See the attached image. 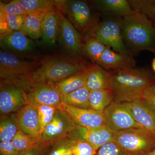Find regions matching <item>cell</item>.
Returning a JSON list of instances; mask_svg holds the SVG:
<instances>
[{
	"label": "cell",
	"mask_w": 155,
	"mask_h": 155,
	"mask_svg": "<svg viewBox=\"0 0 155 155\" xmlns=\"http://www.w3.org/2000/svg\"><path fill=\"white\" fill-rule=\"evenodd\" d=\"M110 72V90L116 103L130 102L142 98L144 90L155 84V75L145 68L136 67Z\"/></svg>",
	"instance_id": "1"
},
{
	"label": "cell",
	"mask_w": 155,
	"mask_h": 155,
	"mask_svg": "<svg viewBox=\"0 0 155 155\" xmlns=\"http://www.w3.org/2000/svg\"><path fill=\"white\" fill-rule=\"evenodd\" d=\"M122 35L126 49L134 56L143 51L155 54L154 22L136 13L122 19Z\"/></svg>",
	"instance_id": "2"
},
{
	"label": "cell",
	"mask_w": 155,
	"mask_h": 155,
	"mask_svg": "<svg viewBox=\"0 0 155 155\" xmlns=\"http://www.w3.org/2000/svg\"><path fill=\"white\" fill-rule=\"evenodd\" d=\"M88 64L83 58L57 57L44 61L29 75L33 84L52 85L83 70Z\"/></svg>",
	"instance_id": "3"
},
{
	"label": "cell",
	"mask_w": 155,
	"mask_h": 155,
	"mask_svg": "<svg viewBox=\"0 0 155 155\" xmlns=\"http://www.w3.org/2000/svg\"><path fill=\"white\" fill-rule=\"evenodd\" d=\"M32 84L29 75L1 80V116L17 113L27 104V93Z\"/></svg>",
	"instance_id": "4"
},
{
	"label": "cell",
	"mask_w": 155,
	"mask_h": 155,
	"mask_svg": "<svg viewBox=\"0 0 155 155\" xmlns=\"http://www.w3.org/2000/svg\"><path fill=\"white\" fill-rule=\"evenodd\" d=\"M113 141L126 155H148L155 148V137L142 128L114 133Z\"/></svg>",
	"instance_id": "5"
},
{
	"label": "cell",
	"mask_w": 155,
	"mask_h": 155,
	"mask_svg": "<svg viewBox=\"0 0 155 155\" xmlns=\"http://www.w3.org/2000/svg\"><path fill=\"white\" fill-rule=\"evenodd\" d=\"M122 19L109 17L97 22L89 30L87 37L97 39L115 51L131 56L126 49L122 38Z\"/></svg>",
	"instance_id": "6"
},
{
	"label": "cell",
	"mask_w": 155,
	"mask_h": 155,
	"mask_svg": "<svg viewBox=\"0 0 155 155\" xmlns=\"http://www.w3.org/2000/svg\"><path fill=\"white\" fill-rule=\"evenodd\" d=\"M106 127L113 133L132 128H142L123 104L113 101L104 111Z\"/></svg>",
	"instance_id": "7"
},
{
	"label": "cell",
	"mask_w": 155,
	"mask_h": 155,
	"mask_svg": "<svg viewBox=\"0 0 155 155\" xmlns=\"http://www.w3.org/2000/svg\"><path fill=\"white\" fill-rule=\"evenodd\" d=\"M36 64L23 61L15 55L0 52L1 80L29 75L33 72Z\"/></svg>",
	"instance_id": "8"
},
{
	"label": "cell",
	"mask_w": 155,
	"mask_h": 155,
	"mask_svg": "<svg viewBox=\"0 0 155 155\" xmlns=\"http://www.w3.org/2000/svg\"><path fill=\"white\" fill-rule=\"evenodd\" d=\"M114 135L106 126L87 127L76 125L68 137L74 141L87 143L97 151L104 145L113 141Z\"/></svg>",
	"instance_id": "9"
},
{
	"label": "cell",
	"mask_w": 155,
	"mask_h": 155,
	"mask_svg": "<svg viewBox=\"0 0 155 155\" xmlns=\"http://www.w3.org/2000/svg\"><path fill=\"white\" fill-rule=\"evenodd\" d=\"M76 125L69 116L58 109L52 121L46 126L41 134L42 140L48 144H51L68 137Z\"/></svg>",
	"instance_id": "10"
},
{
	"label": "cell",
	"mask_w": 155,
	"mask_h": 155,
	"mask_svg": "<svg viewBox=\"0 0 155 155\" xmlns=\"http://www.w3.org/2000/svg\"><path fill=\"white\" fill-rule=\"evenodd\" d=\"M28 104L36 107L46 105L59 108L62 95L54 85L32 84L27 95Z\"/></svg>",
	"instance_id": "11"
},
{
	"label": "cell",
	"mask_w": 155,
	"mask_h": 155,
	"mask_svg": "<svg viewBox=\"0 0 155 155\" xmlns=\"http://www.w3.org/2000/svg\"><path fill=\"white\" fill-rule=\"evenodd\" d=\"M65 10L69 20L78 30L85 33L93 27V23L91 11L86 2L82 1L68 2L65 5Z\"/></svg>",
	"instance_id": "12"
},
{
	"label": "cell",
	"mask_w": 155,
	"mask_h": 155,
	"mask_svg": "<svg viewBox=\"0 0 155 155\" xmlns=\"http://www.w3.org/2000/svg\"><path fill=\"white\" fill-rule=\"evenodd\" d=\"M58 109L69 116L78 125L87 127L105 126L104 112L75 107L64 103Z\"/></svg>",
	"instance_id": "13"
},
{
	"label": "cell",
	"mask_w": 155,
	"mask_h": 155,
	"mask_svg": "<svg viewBox=\"0 0 155 155\" xmlns=\"http://www.w3.org/2000/svg\"><path fill=\"white\" fill-rule=\"evenodd\" d=\"M60 24V32L62 41L65 48L75 58H82L81 35L75 28L69 19L62 13L61 10L58 11Z\"/></svg>",
	"instance_id": "14"
},
{
	"label": "cell",
	"mask_w": 155,
	"mask_h": 155,
	"mask_svg": "<svg viewBox=\"0 0 155 155\" xmlns=\"http://www.w3.org/2000/svg\"><path fill=\"white\" fill-rule=\"evenodd\" d=\"M127 108L135 122L155 137V114L143 98L121 103Z\"/></svg>",
	"instance_id": "15"
},
{
	"label": "cell",
	"mask_w": 155,
	"mask_h": 155,
	"mask_svg": "<svg viewBox=\"0 0 155 155\" xmlns=\"http://www.w3.org/2000/svg\"><path fill=\"white\" fill-rule=\"evenodd\" d=\"M97 64L110 71L135 67L136 61L132 56L117 52L107 47Z\"/></svg>",
	"instance_id": "16"
},
{
	"label": "cell",
	"mask_w": 155,
	"mask_h": 155,
	"mask_svg": "<svg viewBox=\"0 0 155 155\" xmlns=\"http://www.w3.org/2000/svg\"><path fill=\"white\" fill-rule=\"evenodd\" d=\"M17 114L20 130L32 137L41 138L37 109L35 106L27 104Z\"/></svg>",
	"instance_id": "17"
},
{
	"label": "cell",
	"mask_w": 155,
	"mask_h": 155,
	"mask_svg": "<svg viewBox=\"0 0 155 155\" xmlns=\"http://www.w3.org/2000/svg\"><path fill=\"white\" fill-rule=\"evenodd\" d=\"M93 3L97 10L109 17L124 18L135 14L127 0H97Z\"/></svg>",
	"instance_id": "18"
},
{
	"label": "cell",
	"mask_w": 155,
	"mask_h": 155,
	"mask_svg": "<svg viewBox=\"0 0 155 155\" xmlns=\"http://www.w3.org/2000/svg\"><path fill=\"white\" fill-rule=\"evenodd\" d=\"M111 75L110 71L97 64L88 65L85 86L90 91L110 89Z\"/></svg>",
	"instance_id": "19"
},
{
	"label": "cell",
	"mask_w": 155,
	"mask_h": 155,
	"mask_svg": "<svg viewBox=\"0 0 155 155\" xmlns=\"http://www.w3.org/2000/svg\"><path fill=\"white\" fill-rule=\"evenodd\" d=\"M2 46L19 53H26L33 50L34 43L21 31H13L1 35Z\"/></svg>",
	"instance_id": "20"
},
{
	"label": "cell",
	"mask_w": 155,
	"mask_h": 155,
	"mask_svg": "<svg viewBox=\"0 0 155 155\" xmlns=\"http://www.w3.org/2000/svg\"><path fill=\"white\" fill-rule=\"evenodd\" d=\"M60 32L59 18L58 11L52 10L44 18L42 25V38L45 43L53 45L55 43Z\"/></svg>",
	"instance_id": "21"
},
{
	"label": "cell",
	"mask_w": 155,
	"mask_h": 155,
	"mask_svg": "<svg viewBox=\"0 0 155 155\" xmlns=\"http://www.w3.org/2000/svg\"><path fill=\"white\" fill-rule=\"evenodd\" d=\"M88 65L83 70L52 85L58 89L62 95L69 94L85 86Z\"/></svg>",
	"instance_id": "22"
},
{
	"label": "cell",
	"mask_w": 155,
	"mask_h": 155,
	"mask_svg": "<svg viewBox=\"0 0 155 155\" xmlns=\"http://www.w3.org/2000/svg\"><path fill=\"white\" fill-rule=\"evenodd\" d=\"M20 130L17 113L1 116L0 141H12Z\"/></svg>",
	"instance_id": "23"
},
{
	"label": "cell",
	"mask_w": 155,
	"mask_h": 155,
	"mask_svg": "<svg viewBox=\"0 0 155 155\" xmlns=\"http://www.w3.org/2000/svg\"><path fill=\"white\" fill-rule=\"evenodd\" d=\"M113 101L114 97L110 90L91 91L89 97V109L104 112Z\"/></svg>",
	"instance_id": "24"
},
{
	"label": "cell",
	"mask_w": 155,
	"mask_h": 155,
	"mask_svg": "<svg viewBox=\"0 0 155 155\" xmlns=\"http://www.w3.org/2000/svg\"><path fill=\"white\" fill-rule=\"evenodd\" d=\"M45 15L28 14L25 16L20 31L32 39L42 37V25Z\"/></svg>",
	"instance_id": "25"
},
{
	"label": "cell",
	"mask_w": 155,
	"mask_h": 155,
	"mask_svg": "<svg viewBox=\"0 0 155 155\" xmlns=\"http://www.w3.org/2000/svg\"><path fill=\"white\" fill-rule=\"evenodd\" d=\"M90 93L88 88L83 87L69 94L62 95V102L75 107L89 109Z\"/></svg>",
	"instance_id": "26"
},
{
	"label": "cell",
	"mask_w": 155,
	"mask_h": 155,
	"mask_svg": "<svg viewBox=\"0 0 155 155\" xmlns=\"http://www.w3.org/2000/svg\"><path fill=\"white\" fill-rule=\"evenodd\" d=\"M25 16L6 14L0 12L1 35L11 31H20L25 20Z\"/></svg>",
	"instance_id": "27"
},
{
	"label": "cell",
	"mask_w": 155,
	"mask_h": 155,
	"mask_svg": "<svg viewBox=\"0 0 155 155\" xmlns=\"http://www.w3.org/2000/svg\"><path fill=\"white\" fill-rule=\"evenodd\" d=\"M107 47L97 39L86 37L85 43L83 44L82 52L84 53L94 64H97Z\"/></svg>",
	"instance_id": "28"
},
{
	"label": "cell",
	"mask_w": 155,
	"mask_h": 155,
	"mask_svg": "<svg viewBox=\"0 0 155 155\" xmlns=\"http://www.w3.org/2000/svg\"><path fill=\"white\" fill-rule=\"evenodd\" d=\"M28 14L46 15L54 10V2L48 0H20Z\"/></svg>",
	"instance_id": "29"
},
{
	"label": "cell",
	"mask_w": 155,
	"mask_h": 155,
	"mask_svg": "<svg viewBox=\"0 0 155 155\" xmlns=\"http://www.w3.org/2000/svg\"><path fill=\"white\" fill-rule=\"evenodd\" d=\"M136 13L147 17L151 21L155 20V0H127Z\"/></svg>",
	"instance_id": "30"
},
{
	"label": "cell",
	"mask_w": 155,
	"mask_h": 155,
	"mask_svg": "<svg viewBox=\"0 0 155 155\" xmlns=\"http://www.w3.org/2000/svg\"><path fill=\"white\" fill-rule=\"evenodd\" d=\"M12 141L19 153L31 149L43 142L41 138L32 137L21 130L17 132Z\"/></svg>",
	"instance_id": "31"
},
{
	"label": "cell",
	"mask_w": 155,
	"mask_h": 155,
	"mask_svg": "<svg viewBox=\"0 0 155 155\" xmlns=\"http://www.w3.org/2000/svg\"><path fill=\"white\" fill-rule=\"evenodd\" d=\"M74 143L68 137L59 140L50 145L47 155H72Z\"/></svg>",
	"instance_id": "32"
},
{
	"label": "cell",
	"mask_w": 155,
	"mask_h": 155,
	"mask_svg": "<svg viewBox=\"0 0 155 155\" xmlns=\"http://www.w3.org/2000/svg\"><path fill=\"white\" fill-rule=\"evenodd\" d=\"M35 107L38 111L40 134L41 136L45 127L52 121L58 108L46 105Z\"/></svg>",
	"instance_id": "33"
},
{
	"label": "cell",
	"mask_w": 155,
	"mask_h": 155,
	"mask_svg": "<svg viewBox=\"0 0 155 155\" xmlns=\"http://www.w3.org/2000/svg\"><path fill=\"white\" fill-rule=\"evenodd\" d=\"M0 12L6 14L23 16L28 14L20 2V0H14L6 4L1 2Z\"/></svg>",
	"instance_id": "34"
},
{
	"label": "cell",
	"mask_w": 155,
	"mask_h": 155,
	"mask_svg": "<svg viewBox=\"0 0 155 155\" xmlns=\"http://www.w3.org/2000/svg\"><path fill=\"white\" fill-rule=\"evenodd\" d=\"M97 151L91 145L84 142L75 141L72 155H95Z\"/></svg>",
	"instance_id": "35"
},
{
	"label": "cell",
	"mask_w": 155,
	"mask_h": 155,
	"mask_svg": "<svg viewBox=\"0 0 155 155\" xmlns=\"http://www.w3.org/2000/svg\"><path fill=\"white\" fill-rule=\"evenodd\" d=\"M95 155H126L114 141L104 145Z\"/></svg>",
	"instance_id": "36"
},
{
	"label": "cell",
	"mask_w": 155,
	"mask_h": 155,
	"mask_svg": "<svg viewBox=\"0 0 155 155\" xmlns=\"http://www.w3.org/2000/svg\"><path fill=\"white\" fill-rule=\"evenodd\" d=\"M50 145L43 142L31 149L20 153L19 155H47Z\"/></svg>",
	"instance_id": "37"
},
{
	"label": "cell",
	"mask_w": 155,
	"mask_h": 155,
	"mask_svg": "<svg viewBox=\"0 0 155 155\" xmlns=\"http://www.w3.org/2000/svg\"><path fill=\"white\" fill-rule=\"evenodd\" d=\"M143 98L155 114V84L148 87L144 90Z\"/></svg>",
	"instance_id": "38"
},
{
	"label": "cell",
	"mask_w": 155,
	"mask_h": 155,
	"mask_svg": "<svg viewBox=\"0 0 155 155\" xmlns=\"http://www.w3.org/2000/svg\"><path fill=\"white\" fill-rule=\"evenodd\" d=\"M1 155H19V152L15 147L12 141L1 142Z\"/></svg>",
	"instance_id": "39"
},
{
	"label": "cell",
	"mask_w": 155,
	"mask_h": 155,
	"mask_svg": "<svg viewBox=\"0 0 155 155\" xmlns=\"http://www.w3.org/2000/svg\"><path fill=\"white\" fill-rule=\"evenodd\" d=\"M152 68L155 73V54L154 58L153 59L152 62Z\"/></svg>",
	"instance_id": "40"
},
{
	"label": "cell",
	"mask_w": 155,
	"mask_h": 155,
	"mask_svg": "<svg viewBox=\"0 0 155 155\" xmlns=\"http://www.w3.org/2000/svg\"><path fill=\"white\" fill-rule=\"evenodd\" d=\"M148 155H155V148Z\"/></svg>",
	"instance_id": "41"
},
{
	"label": "cell",
	"mask_w": 155,
	"mask_h": 155,
	"mask_svg": "<svg viewBox=\"0 0 155 155\" xmlns=\"http://www.w3.org/2000/svg\"><path fill=\"white\" fill-rule=\"evenodd\" d=\"M154 26L155 27V20L154 22Z\"/></svg>",
	"instance_id": "42"
}]
</instances>
